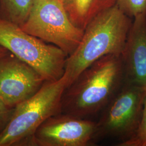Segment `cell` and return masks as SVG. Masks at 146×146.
<instances>
[{
	"mask_svg": "<svg viewBox=\"0 0 146 146\" xmlns=\"http://www.w3.org/2000/svg\"><path fill=\"white\" fill-rule=\"evenodd\" d=\"M68 86L64 74L57 81H45L36 93L17 105L0 135V146H33L37 128L49 117L61 112L63 94Z\"/></svg>",
	"mask_w": 146,
	"mask_h": 146,
	"instance_id": "3",
	"label": "cell"
},
{
	"mask_svg": "<svg viewBox=\"0 0 146 146\" xmlns=\"http://www.w3.org/2000/svg\"><path fill=\"white\" fill-rule=\"evenodd\" d=\"M116 5L129 17L146 15V0H117Z\"/></svg>",
	"mask_w": 146,
	"mask_h": 146,
	"instance_id": "12",
	"label": "cell"
},
{
	"mask_svg": "<svg viewBox=\"0 0 146 146\" xmlns=\"http://www.w3.org/2000/svg\"><path fill=\"white\" fill-rule=\"evenodd\" d=\"M9 52H9L8 50H7L5 48L0 44V59L5 56V55L8 54Z\"/></svg>",
	"mask_w": 146,
	"mask_h": 146,
	"instance_id": "15",
	"label": "cell"
},
{
	"mask_svg": "<svg viewBox=\"0 0 146 146\" xmlns=\"http://www.w3.org/2000/svg\"><path fill=\"white\" fill-rule=\"evenodd\" d=\"M124 82L121 55L104 56L84 69L66 89L61 113L90 119L102 112Z\"/></svg>",
	"mask_w": 146,
	"mask_h": 146,
	"instance_id": "1",
	"label": "cell"
},
{
	"mask_svg": "<svg viewBox=\"0 0 146 146\" xmlns=\"http://www.w3.org/2000/svg\"><path fill=\"white\" fill-rule=\"evenodd\" d=\"M34 0H0V19L21 26L28 19Z\"/></svg>",
	"mask_w": 146,
	"mask_h": 146,
	"instance_id": "11",
	"label": "cell"
},
{
	"mask_svg": "<svg viewBox=\"0 0 146 146\" xmlns=\"http://www.w3.org/2000/svg\"><path fill=\"white\" fill-rule=\"evenodd\" d=\"M73 24L84 31L94 18L116 5L117 0H61Z\"/></svg>",
	"mask_w": 146,
	"mask_h": 146,
	"instance_id": "10",
	"label": "cell"
},
{
	"mask_svg": "<svg viewBox=\"0 0 146 146\" xmlns=\"http://www.w3.org/2000/svg\"><path fill=\"white\" fill-rule=\"evenodd\" d=\"M0 44L34 68L44 81H57L64 74L68 57L66 52L23 31L15 23L2 19Z\"/></svg>",
	"mask_w": 146,
	"mask_h": 146,
	"instance_id": "4",
	"label": "cell"
},
{
	"mask_svg": "<svg viewBox=\"0 0 146 146\" xmlns=\"http://www.w3.org/2000/svg\"><path fill=\"white\" fill-rule=\"evenodd\" d=\"M146 95L145 89L124 82L96 121L98 138H114L119 144L131 138L140 124Z\"/></svg>",
	"mask_w": 146,
	"mask_h": 146,
	"instance_id": "6",
	"label": "cell"
},
{
	"mask_svg": "<svg viewBox=\"0 0 146 146\" xmlns=\"http://www.w3.org/2000/svg\"><path fill=\"white\" fill-rule=\"evenodd\" d=\"M120 146H146V95L142 115L135 134L129 140L121 143Z\"/></svg>",
	"mask_w": 146,
	"mask_h": 146,
	"instance_id": "13",
	"label": "cell"
},
{
	"mask_svg": "<svg viewBox=\"0 0 146 146\" xmlns=\"http://www.w3.org/2000/svg\"><path fill=\"white\" fill-rule=\"evenodd\" d=\"M44 81L34 68L11 52L0 59V99L11 107L36 93Z\"/></svg>",
	"mask_w": 146,
	"mask_h": 146,
	"instance_id": "8",
	"label": "cell"
},
{
	"mask_svg": "<svg viewBox=\"0 0 146 146\" xmlns=\"http://www.w3.org/2000/svg\"><path fill=\"white\" fill-rule=\"evenodd\" d=\"M125 82L146 89V15L134 17L121 55Z\"/></svg>",
	"mask_w": 146,
	"mask_h": 146,
	"instance_id": "9",
	"label": "cell"
},
{
	"mask_svg": "<svg viewBox=\"0 0 146 146\" xmlns=\"http://www.w3.org/2000/svg\"><path fill=\"white\" fill-rule=\"evenodd\" d=\"M98 138L97 122L62 113L46 120L37 129L33 146H88Z\"/></svg>",
	"mask_w": 146,
	"mask_h": 146,
	"instance_id": "7",
	"label": "cell"
},
{
	"mask_svg": "<svg viewBox=\"0 0 146 146\" xmlns=\"http://www.w3.org/2000/svg\"><path fill=\"white\" fill-rule=\"evenodd\" d=\"M131 17L117 5L96 16L86 27L78 47L66 60L68 86L84 69L108 55H121L130 30Z\"/></svg>",
	"mask_w": 146,
	"mask_h": 146,
	"instance_id": "2",
	"label": "cell"
},
{
	"mask_svg": "<svg viewBox=\"0 0 146 146\" xmlns=\"http://www.w3.org/2000/svg\"><path fill=\"white\" fill-rule=\"evenodd\" d=\"M14 108L7 105L0 99V135L9 124Z\"/></svg>",
	"mask_w": 146,
	"mask_h": 146,
	"instance_id": "14",
	"label": "cell"
},
{
	"mask_svg": "<svg viewBox=\"0 0 146 146\" xmlns=\"http://www.w3.org/2000/svg\"><path fill=\"white\" fill-rule=\"evenodd\" d=\"M23 31L61 49L68 56L78 47L82 31L70 21L61 0H34Z\"/></svg>",
	"mask_w": 146,
	"mask_h": 146,
	"instance_id": "5",
	"label": "cell"
}]
</instances>
